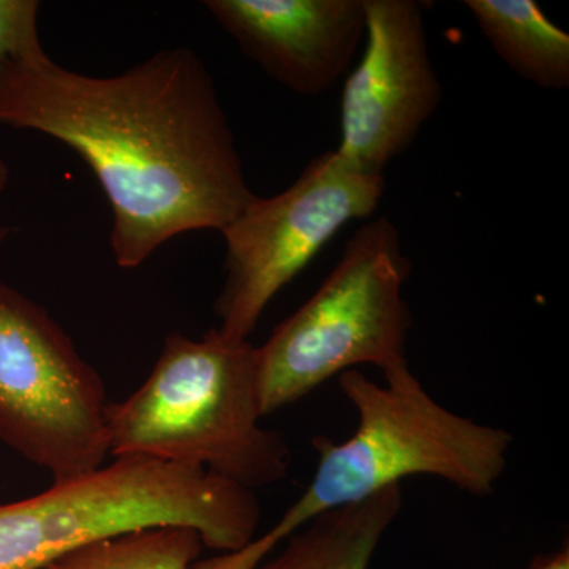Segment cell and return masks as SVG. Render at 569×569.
Returning <instances> with one entry per match:
<instances>
[{
	"label": "cell",
	"mask_w": 569,
	"mask_h": 569,
	"mask_svg": "<svg viewBox=\"0 0 569 569\" xmlns=\"http://www.w3.org/2000/svg\"><path fill=\"white\" fill-rule=\"evenodd\" d=\"M114 526L110 497L96 479L52 482L39 496L0 505V569H43L110 537Z\"/></svg>",
	"instance_id": "9"
},
{
	"label": "cell",
	"mask_w": 569,
	"mask_h": 569,
	"mask_svg": "<svg viewBox=\"0 0 569 569\" xmlns=\"http://www.w3.org/2000/svg\"><path fill=\"white\" fill-rule=\"evenodd\" d=\"M257 347L211 329L170 335L148 380L107 408L108 451L204 468L257 490L290 473L283 433L261 426Z\"/></svg>",
	"instance_id": "3"
},
{
	"label": "cell",
	"mask_w": 569,
	"mask_h": 569,
	"mask_svg": "<svg viewBox=\"0 0 569 569\" xmlns=\"http://www.w3.org/2000/svg\"><path fill=\"white\" fill-rule=\"evenodd\" d=\"M463 6L509 70L546 91L569 88V36L535 0H466Z\"/></svg>",
	"instance_id": "11"
},
{
	"label": "cell",
	"mask_w": 569,
	"mask_h": 569,
	"mask_svg": "<svg viewBox=\"0 0 569 569\" xmlns=\"http://www.w3.org/2000/svg\"><path fill=\"white\" fill-rule=\"evenodd\" d=\"M100 373L43 306L0 280V441L54 482L110 456Z\"/></svg>",
	"instance_id": "5"
},
{
	"label": "cell",
	"mask_w": 569,
	"mask_h": 569,
	"mask_svg": "<svg viewBox=\"0 0 569 569\" xmlns=\"http://www.w3.org/2000/svg\"><path fill=\"white\" fill-rule=\"evenodd\" d=\"M37 0H0V67L9 59L43 54Z\"/></svg>",
	"instance_id": "13"
},
{
	"label": "cell",
	"mask_w": 569,
	"mask_h": 569,
	"mask_svg": "<svg viewBox=\"0 0 569 569\" xmlns=\"http://www.w3.org/2000/svg\"><path fill=\"white\" fill-rule=\"evenodd\" d=\"M361 62L348 74L340 110V159L385 176L440 108L443 88L415 0H365Z\"/></svg>",
	"instance_id": "7"
},
{
	"label": "cell",
	"mask_w": 569,
	"mask_h": 569,
	"mask_svg": "<svg viewBox=\"0 0 569 569\" xmlns=\"http://www.w3.org/2000/svg\"><path fill=\"white\" fill-rule=\"evenodd\" d=\"M203 546L193 527H151L88 542L43 569H192Z\"/></svg>",
	"instance_id": "12"
},
{
	"label": "cell",
	"mask_w": 569,
	"mask_h": 569,
	"mask_svg": "<svg viewBox=\"0 0 569 569\" xmlns=\"http://www.w3.org/2000/svg\"><path fill=\"white\" fill-rule=\"evenodd\" d=\"M337 378L358 415L353 436L346 441L316 437V475L276 526L244 548L197 561L192 569H257L310 520L406 478H440L471 496L493 492L515 440L507 429L448 410L427 392L410 365L385 372L383 385L358 369Z\"/></svg>",
	"instance_id": "2"
},
{
	"label": "cell",
	"mask_w": 569,
	"mask_h": 569,
	"mask_svg": "<svg viewBox=\"0 0 569 569\" xmlns=\"http://www.w3.org/2000/svg\"><path fill=\"white\" fill-rule=\"evenodd\" d=\"M203 6L246 58L301 97L331 91L366 39L365 0H206Z\"/></svg>",
	"instance_id": "8"
},
{
	"label": "cell",
	"mask_w": 569,
	"mask_h": 569,
	"mask_svg": "<svg viewBox=\"0 0 569 569\" xmlns=\"http://www.w3.org/2000/svg\"><path fill=\"white\" fill-rule=\"evenodd\" d=\"M410 274L396 224L387 217L361 224L316 293L257 347L263 418L358 366L385 373L408 365Z\"/></svg>",
	"instance_id": "4"
},
{
	"label": "cell",
	"mask_w": 569,
	"mask_h": 569,
	"mask_svg": "<svg viewBox=\"0 0 569 569\" xmlns=\"http://www.w3.org/2000/svg\"><path fill=\"white\" fill-rule=\"evenodd\" d=\"M10 182V170L9 164H7L6 160L0 157V194L6 192L7 187H9Z\"/></svg>",
	"instance_id": "15"
},
{
	"label": "cell",
	"mask_w": 569,
	"mask_h": 569,
	"mask_svg": "<svg viewBox=\"0 0 569 569\" xmlns=\"http://www.w3.org/2000/svg\"><path fill=\"white\" fill-rule=\"evenodd\" d=\"M403 505L400 485L350 507L325 512L282 542L257 569H369Z\"/></svg>",
	"instance_id": "10"
},
{
	"label": "cell",
	"mask_w": 569,
	"mask_h": 569,
	"mask_svg": "<svg viewBox=\"0 0 569 569\" xmlns=\"http://www.w3.org/2000/svg\"><path fill=\"white\" fill-rule=\"evenodd\" d=\"M0 123L78 153L112 211L111 250L140 268L178 236L222 233L254 193L216 81L187 47L114 77H89L48 52L0 67Z\"/></svg>",
	"instance_id": "1"
},
{
	"label": "cell",
	"mask_w": 569,
	"mask_h": 569,
	"mask_svg": "<svg viewBox=\"0 0 569 569\" xmlns=\"http://www.w3.org/2000/svg\"><path fill=\"white\" fill-rule=\"evenodd\" d=\"M529 569H569V545L565 541L559 550L535 557Z\"/></svg>",
	"instance_id": "14"
},
{
	"label": "cell",
	"mask_w": 569,
	"mask_h": 569,
	"mask_svg": "<svg viewBox=\"0 0 569 569\" xmlns=\"http://www.w3.org/2000/svg\"><path fill=\"white\" fill-rule=\"evenodd\" d=\"M10 236H11V228L2 227V224H0V246L6 244L7 239H9Z\"/></svg>",
	"instance_id": "16"
},
{
	"label": "cell",
	"mask_w": 569,
	"mask_h": 569,
	"mask_svg": "<svg viewBox=\"0 0 569 569\" xmlns=\"http://www.w3.org/2000/svg\"><path fill=\"white\" fill-rule=\"evenodd\" d=\"M385 176L355 170L336 151L316 157L283 192L254 194L222 231L224 280L213 312L219 331L249 340L266 307L347 223L377 211Z\"/></svg>",
	"instance_id": "6"
}]
</instances>
